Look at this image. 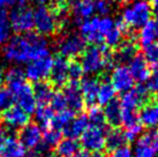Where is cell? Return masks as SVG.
Segmentation results:
<instances>
[{"label":"cell","mask_w":158,"mask_h":157,"mask_svg":"<svg viewBox=\"0 0 158 157\" xmlns=\"http://www.w3.org/2000/svg\"><path fill=\"white\" fill-rule=\"evenodd\" d=\"M50 104H51L50 105L51 109L53 111H57V112H60V111H64V110L67 109L66 100H65V96L61 91H56L53 94Z\"/></svg>","instance_id":"41"},{"label":"cell","mask_w":158,"mask_h":157,"mask_svg":"<svg viewBox=\"0 0 158 157\" xmlns=\"http://www.w3.org/2000/svg\"><path fill=\"white\" fill-rule=\"evenodd\" d=\"M35 119H36V125L40 127H44L48 128L52 124V119L54 117V111L51 109V106L48 105H37L35 110Z\"/></svg>","instance_id":"30"},{"label":"cell","mask_w":158,"mask_h":157,"mask_svg":"<svg viewBox=\"0 0 158 157\" xmlns=\"http://www.w3.org/2000/svg\"><path fill=\"white\" fill-rule=\"evenodd\" d=\"M123 4H132L134 0H120Z\"/></svg>","instance_id":"54"},{"label":"cell","mask_w":158,"mask_h":157,"mask_svg":"<svg viewBox=\"0 0 158 157\" xmlns=\"http://www.w3.org/2000/svg\"><path fill=\"white\" fill-rule=\"evenodd\" d=\"M7 132L2 126H0V155L2 153V149H4V146L6 143V140H7Z\"/></svg>","instance_id":"48"},{"label":"cell","mask_w":158,"mask_h":157,"mask_svg":"<svg viewBox=\"0 0 158 157\" xmlns=\"http://www.w3.org/2000/svg\"><path fill=\"white\" fill-rule=\"evenodd\" d=\"M10 24H9L8 13L6 9L0 8V48L6 45L10 38Z\"/></svg>","instance_id":"33"},{"label":"cell","mask_w":158,"mask_h":157,"mask_svg":"<svg viewBox=\"0 0 158 157\" xmlns=\"http://www.w3.org/2000/svg\"><path fill=\"white\" fill-rule=\"evenodd\" d=\"M64 96L66 100L67 109L72 111L73 113H77L81 112L84 108V102L80 91L79 83L76 82H70L68 83L65 89H64Z\"/></svg>","instance_id":"17"},{"label":"cell","mask_w":158,"mask_h":157,"mask_svg":"<svg viewBox=\"0 0 158 157\" xmlns=\"http://www.w3.org/2000/svg\"><path fill=\"white\" fill-rule=\"evenodd\" d=\"M28 0H0V8L6 9L8 7H19L26 6Z\"/></svg>","instance_id":"47"},{"label":"cell","mask_w":158,"mask_h":157,"mask_svg":"<svg viewBox=\"0 0 158 157\" xmlns=\"http://www.w3.org/2000/svg\"><path fill=\"white\" fill-rule=\"evenodd\" d=\"M83 78V70L82 67L77 61H72L68 65V80L70 82H76L79 83L80 80Z\"/></svg>","instance_id":"40"},{"label":"cell","mask_w":158,"mask_h":157,"mask_svg":"<svg viewBox=\"0 0 158 157\" xmlns=\"http://www.w3.org/2000/svg\"><path fill=\"white\" fill-rule=\"evenodd\" d=\"M142 126L141 124H137L135 126H132L129 128H126L123 133H125V138H126V141L127 142H133V141H136L141 135H142Z\"/></svg>","instance_id":"44"},{"label":"cell","mask_w":158,"mask_h":157,"mask_svg":"<svg viewBox=\"0 0 158 157\" xmlns=\"http://www.w3.org/2000/svg\"><path fill=\"white\" fill-rule=\"evenodd\" d=\"M87 118H88L89 125L105 128L106 121H105V117H104V112L99 108L91 106L90 110H89L88 114H87Z\"/></svg>","instance_id":"36"},{"label":"cell","mask_w":158,"mask_h":157,"mask_svg":"<svg viewBox=\"0 0 158 157\" xmlns=\"http://www.w3.org/2000/svg\"><path fill=\"white\" fill-rule=\"evenodd\" d=\"M150 1H151V2H154V5L158 2V0H150Z\"/></svg>","instance_id":"56"},{"label":"cell","mask_w":158,"mask_h":157,"mask_svg":"<svg viewBox=\"0 0 158 157\" xmlns=\"http://www.w3.org/2000/svg\"><path fill=\"white\" fill-rule=\"evenodd\" d=\"M110 83L114 88L115 91H119L121 94L129 91L134 88V78H133L131 72L128 70L127 66L119 65L114 67L112 73H111Z\"/></svg>","instance_id":"13"},{"label":"cell","mask_w":158,"mask_h":157,"mask_svg":"<svg viewBox=\"0 0 158 157\" xmlns=\"http://www.w3.org/2000/svg\"><path fill=\"white\" fill-rule=\"evenodd\" d=\"M4 82H5V73H4V70H2V68L0 67V87L2 86Z\"/></svg>","instance_id":"50"},{"label":"cell","mask_w":158,"mask_h":157,"mask_svg":"<svg viewBox=\"0 0 158 157\" xmlns=\"http://www.w3.org/2000/svg\"><path fill=\"white\" fill-rule=\"evenodd\" d=\"M139 122L141 126H144L149 129L158 128V102L148 100L141 106L139 112Z\"/></svg>","instance_id":"16"},{"label":"cell","mask_w":158,"mask_h":157,"mask_svg":"<svg viewBox=\"0 0 158 157\" xmlns=\"http://www.w3.org/2000/svg\"><path fill=\"white\" fill-rule=\"evenodd\" d=\"M32 157H44V156H43V155H40V154H38V155H34Z\"/></svg>","instance_id":"55"},{"label":"cell","mask_w":158,"mask_h":157,"mask_svg":"<svg viewBox=\"0 0 158 157\" xmlns=\"http://www.w3.org/2000/svg\"><path fill=\"white\" fill-rule=\"evenodd\" d=\"M117 91L114 90V88L112 87L109 81H103L99 83V88H98V92H97V102L101 105H107L110 104L111 102L114 100Z\"/></svg>","instance_id":"32"},{"label":"cell","mask_w":158,"mask_h":157,"mask_svg":"<svg viewBox=\"0 0 158 157\" xmlns=\"http://www.w3.org/2000/svg\"><path fill=\"white\" fill-rule=\"evenodd\" d=\"M91 157H106V156H105V154H103L101 151V153H95Z\"/></svg>","instance_id":"53"},{"label":"cell","mask_w":158,"mask_h":157,"mask_svg":"<svg viewBox=\"0 0 158 157\" xmlns=\"http://www.w3.org/2000/svg\"><path fill=\"white\" fill-rule=\"evenodd\" d=\"M73 157H91V155L85 150H79Z\"/></svg>","instance_id":"49"},{"label":"cell","mask_w":158,"mask_h":157,"mask_svg":"<svg viewBox=\"0 0 158 157\" xmlns=\"http://www.w3.org/2000/svg\"><path fill=\"white\" fill-rule=\"evenodd\" d=\"M60 141H61V132L57 131L52 127H48L43 133L42 142H40V147L37 148V151H40V154L48 153L52 148H56Z\"/></svg>","instance_id":"24"},{"label":"cell","mask_w":158,"mask_h":157,"mask_svg":"<svg viewBox=\"0 0 158 157\" xmlns=\"http://www.w3.org/2000/svg\"><path fill=\"white\" fill-rule=\"evenodd\" d=\"M68 65L67 59L62 57H57L53 59L52 70H51V82L56 87H65L68 83Z\"/></svg>","instance_id":"18"},{"label":"cell","mask_w":158,"mask_h":157,"mask_svg":"<svg viewBox=\"0 0 158 157\" xmlns=\"http://www.w3.org/2000/svg\"><path fill=\"white\" fill-rule=\"evenodd\" d=\"M110 157H134L133 156V150L127 146H123L121 148L115 149L111 151Z\"/></svg>","instance_id":"46"},{"label":"cell","mask_w":158,"mask_h":157,"mask_svg":"<svg viewBox=\"0 0 158 157\" xmlns=\"http://www.w3.org/2000/svg\"><path fill=\"white\" fill-rule=\"evenodd\" d=\"M53 58L51 56L40 58L27 64L24 72V78L30 82H43L48 78H50L52 70Z\"/></svg>","instance_id":"7"},{"label":"cell","mask_w":158,"mask_h":157,"mask_svg":"<svg viewBox=\"0 0 158 157\" xmlns=\"http://www.w3.org/2000/svg\"><path fill=\"white\" fill-rule=\"evenodd\" d=\"M59 27V18L52 8L38 6L34 11V29L40 36L53 35Z\"/></svg>","instance_id":"5"},{"label":"cell","mask_w":158,"mask_h":157,"mask_svg":"<svg viewBox=\"0 0 158 157\" xmlns=\"http://www.w3.org/2000/svg\"><path fill=\"white\" fill-rule=\"evenodd\" d=\"M88 126L89 121L87 114H79L73 118V120L62 129V132L67 139L76 140L77 138H81L84 131L88 128Z\"/></svg>","instance_id":"21"},{"label":"cell","mask_w":158,"mask_h":157,"mask_svg":"<svg viewBox=\"0 0 158 157\" xmlns=\"http://www.w3.org/2000/svg\"><path fill=\"white\" fill-rule=\"evenodd\" d=\"M72 11L79 23L89 20L95 13L94 0H74L72 2Z\"/></svg>","instance_id":"22"},{"label":"cell","mask_w":158,"mask_h":157,"mask_svg":"<svg viewBox=\"0 0 158 157\" xmlns=\"http://www.w3.org/2000/svg\"><path fill=\"white\" fill-rule=\"evenodd\" d=\"M79 148L80 144L76 140L67 139V138L62 139L56 147L58 157H73L79 151Z\"/></svg>","instance_id":"31"},{"label":"cell","mask_w":158,"mask_h":157,"mask_svg":"<svg viewBox=\"0 0 158 157\" xmlns=\"http://www.w3.org/2000/svg\"><path fill=\"white\" fill-rule=\"evenodd\" d=\"M136 54H137V46L133 42L127 40L119 45L118 51L113 58L119 64H125V62H129Z\"/></svg>","instance_id":"27"},{"label":"cell","mask_w":158,"mask_h":157,"mask_svg":"<svg viewBox=\"0 0 158 157\" xmlns=\"http://www.w3.org/2000/svg\"><path fill=\"white\" fill-rule=\"evenodd\" d=\"M105 128L89 125L88 128L81 135V144L88 153H101L105 148Z\"/></svg>","instance_id":"10"},{"label":"cell","mask_w":158,"mask_h":157,"mask_svg":"<svg viewBox=\"0 0 158 157\" xmlns=\"http://www.w3.org/2000/svg\"><path fill=\"white\" fill-rule=\"evenodd\" d=\"M10 92L13 94L14 100L18 103V106L27 112L28 114L34 113L37 103H36L35 96H34V90L29 83L24 81L22 83H19L12 88H8Z\"/></svg>","instance_id":"8"},{"label":"cell","mask_w":158,"mask_h":157,"mask_svg":"<svg viewBox=\"0 0 158 157\" xmlns=\"http://www.w3.org/2000/svg\"><path fill=\"white\" fill-rule=\"evenodd\" d=\"M154 13H155V16H156V21L158 22V2H157V4H155Z\"/></svg>","instance_id":"52"},{"label":"cell","mask_w":158,"mask_h":157,"mask_svg":"<svg viewBox=\"0 0 158 157\" xmlns=\"http://www.w3.org/2000/svg\"><path fill=\"white\" fill-rule=\"evenodd\" d=\"M158 151V128L149 129L136 140L133 150L134 157H156Z\"/></svg>","instance_id":"9"},{"label":"cell","mask_w":158,"mask_h":157,"mask_svg":"<svg viewBox=\"0 0 158 157\" xmlns=\"http://www.w3.org/2000/svg\"><path fill=\"white\" fill-rule=\"evenodd\" d=\"M36 4H38L40 6H45V4H48L50 0H34Z\"/></svg>","instance_id":"51"},{"label":"cell","mask_w":158,"mask_h":157,"mask_svg":"<svg viewBox=\"0 0 158 157\" xmlns=\"http://www.w3.org/2000/svg\"><path fill=\"white\" fill-rule=\"evenodd\" d=\"M50 56V48L45 37L38 34H26L9 38L4 48V57L9 62L29 64Z\"/></svg>","instance_id":"1"},{"label":"cell","mask_w":158,"mask_h":157,"mask_svg":"<svg viewBox=\"0 0 158 157\" xmlns=\"http://www.w3.org/2000/svg\"><path fill=\"white\" fill-rule=\"evenodd\" d=\"M158 39V22L156 20H150L141 28L139 32V44L143 48L155 44Z\"/></svg>","instance_id":"23"},{"label":"cell","mask_w":158,"mask_h":157,"mask_svg":"<svg viewBox=\"0 0 158 157\" xmlns=\"http://www.w3.org/2000/svg\"><path fill=\"white\" fill-rule=\"evenodd\" d=\"M148 100H149L148 88L142 84H139L137 87H134L129 91L123 94L121 100L119 103L121 105V109L137 111V109L145 104Z\"/></svg>","instance_id":"11"},{"label":"cell","mask_w":158,"mask_h":157,"mask_svg":"<svg viewBox=\"0 0 158 157\" xmlns=\"http://www.w3.org/2000/svg\"><path fill=\"white\" fill-rule=\"evenodd\" d=\"M113 60L114 58L111 54L110 49L106 45H91L84 49L81 54L80 65L83 74L92 75L111 67Z\"/></svg>","instance_id":"2"},{"label":"cell","mask_w":158,"mask_h":157,"mask_svg":"<svg viewBox=\"0 0 158 157\" xmlns=\"http://www.w3.org/2000/svg\"><path fill=\"white\" fill-rule=\"evenodd\" d=\"M32 90H34V96L37 105H48L54 94L52 86L46 81L36 83Z\"/></svg>","instance_id":"26"},{"label":"cell","mask_w":158,"mask_h":157,"mask_svg":"<svg viewBox=\"0 0 158 157\" xmlns=\"http://www.w3.org/2000/svg\"><path fill=\"white\" fill-rule=\"evenodd\" d=\"M143 58L145 61L150 64V65L156 66L158 64V45L157 44H152L150 46L144 48V54Z\"/></svg>","instance_id":"42"},{"label":"cell","mask_w":158,"mask_h":157,"mask_svg":"<svg viewBox=\"0 0 158 157\" xmlns=\"http://www.w3.org/2000/svg\"><path fill=\"white\" fill-rule=\"evenodd\" d=\"M14 96L8 88L0 87V111L5 112L6 110L12 108L14 104Z\"/></svg>","instance_id":"38"},{"label":"cell","mask_w":158,"mask_h":157,"mask_svg":"<svg viewBox=\"0 0 158 157\" xmlns=\"http://www.w3.org/2000/svg\"><path fill=\"white\" fill-rule=\"evenodd\" d=\"M79 87L84 104L94 106V104L97 102V92H98V88H99L98 80L91 78V76L84 78L81 80Z\"/></svg>","instance_id":"20"},{"label":"cell","mask_w":158,"mask_h":157,"mask_svg":"<svg viewBox=\"0 0 158 157\" xmlns=\"http://www.w3.org/2000/svg\"><path fill=\"white\" fill-rule=\"evenodd\" d=\"M42 136H43L42 128L36 124H29L21 129L19 134V140L26 150L27 149L37 150L42 142Z\"/></svg>","instance_id":"15"},{"label":"cell","mask_w":158,"mask_h":157,"mask_svg":"<svg viewBox=\"0 0 158 157\" xmlns=\"http://www.w3.org/2000/svg\"><path fill=\"white\" fill-rule=\"evenodd\" d=\"M10 28L15 32L26 35L34 29V11L27 6H19L8 14Z\"/></svg>","instance_id":"6"},{"label":"cell","mask_w":158,"mask_h":157,"mask_svg":"<svg viewBox=\"0 0 158 157\" xmlns=\"http://www.w3.org/2000/svg\"><path fill=\"white\" fill-rule=\"evenodd\" d=\"M0 157H26V149L19 138L8 135Z\"/></svg>","instance_id":"25"},{"label":"cell","mask_w":158,"mask_h":157,"mask_svg":"<svg viewBox=\"0 0 158 157\" xmlns=\"http://www.w3.org/2000/svg\"><path fill=\"white\" fill-rule=\"evenodd\" d=\"M5 125L10 129H22L27 125H29L30 121V114L24 112L18 105L9 108L6 110L2 116Z\"/></svg>","instance_id":"14"},{"label":"cell","mask_w":158,"mask_h":157,"mask_svg":"<svg viewBox=\"0 0 158 157\" xmlns=\"http://www.w3.org/2000/svg\"><path fill=\"white\" fill-rule=\"evenodd\" d=\"M5 81L7 82L8 88H12L14 86H16V84H19V83L24 82L26 81L24 72L20 67H12L5 74Z\"/></svg>","instance_id":"35"},{"label":"cell","mask_w":158,"mask_h":157,"mask_svg":"<svg viewBox=\"0 0 158 157\" xmlns=\"http://www.w3.org/2000/svg\"><path fill=\"white\" fill-rule=\"evenodd\" d=\"M103 112L106 124L113 127L121 125V105L118 100H113L110 104L105 105V109L103 110Z\"/></svg>","instance_id":"28"},{"label":"cell","mask_w":158,"mask_h":157,"mask_svg":"<svg viewBox=\"0 0 158 157\" xmlns=\"http://www.w3.org/2000/svg\"><path fill=\"white\" fill-rule=\"evenodd\" d=\"M152 8L147 0H135L123 9V20L125 24L131 28H142L150 21Z\"/></svg>","instance_id":"4"},{"label":"cell","mask_w":158,"mask_h":157,"mask_svg":"<svg viewBox=\"0 0 158 157\" xmlns=\"http://www.w3.org/2000/svg\"><path fill=\"white\" fill-rule=\"evenodd\" d=\"M128 70L131 72L134 81H137L140 83L147 82L149 80L151 72L149 68V64L145 61L143 56L141 54H136L132 60L128 62Z\"/></svg>","instance_id":"19"},{"label":"cell","mask_w":158,"mask_h":157,"mask_svg":"<svg viewBox=\"0 0 158 157\" xmlns=\"http://www.w3.org/2000/svg\"><path fill=\"white\" fill-rule=\"evenodd\" d=\"M85 49V42L80 35H68L62 37L58 43V51L60 57L68 59L82 54Z\"/></svg>","instance_id":"12"},{"label":"cell","mask_w":158,"mask_h":157,"mask_svg":"<svg viewBox=\"0 0 158 157\" xmlns=\"http://www.w3.org/2000/svg\"><path fill=\"white\" fill-rule=\"evenodd\" d=\"M114 27L115 22L109 16H95L80 23V36L92 45L101 44Z\"/></svg>","instance_id":"3"},{"label":"cell","mask_w":158,"mask_h":157,"mask_svg":"<svg viewBox=\"0 0 158 157\" xmlns=\"http://www.w3.org/2000/svg\"><path fill=\"white\" fill-rule=\"evenodd\" d=\"M157 45H158V44H157Z\"/></svg>","instance_id":"57"},{"label":"cell","mask_w":158,"mask_h":157,"mask_svg":"<svg viewBox=\"0 0 158 157\" xmlns=\"http://www.w3.org/2000/svg\"><path fill=\"white\" fill-rule=\"evenodd\" d=\"M121 39H123V34L120 32L117 27H114L113 29L104 37V40L106 43V46L110 48H117L121 44Z\"/></svg>","instance_id":"39"},{"label":"cell","mask_w":158,"mask_h":157,"mask_svg":"<svg viewBox=\"0 0 158 157\" xmlns=\"http://www.w3.org/2000/svg\"><path fill=\"white\" fill-rule=\"evenodd\" d=\"M126 138L125 133L120 128H112L109 132H106L105 136V147L113 151L115 149H119L126 144Z\"/></svg>","instance_id":"29"},{"label":"cell","mask_w":158,"mask_h":157,"mask_svg":"<svg viewBox=\"0 0 158 157\" xmlns=\"http://www.w3.org/2000/svg\"><path fill=\"white\" fill-rule=\"evenodd\" d=\"M94 5H95V13H98L102 16H107V14L112 9L111 0H96L94 1Z\"/></svg>","instance_id":"43"},{"label":"cell","mask_w":158,"mask_h":157,"mask_svg":"<svg viewBox=\"0 0 158 157\" xmlns=\"http://www.w3.org/2000/svg\"><path fill=\"white\" fill-rule=\"evenodd\" d=\"M73 118H74V113L72 111H69L68 109L60 111V112H57V114H54V117L52 119L51 127L54 128V129H57V131L61 132L73 120Z\"/></svg>","instance_id":"34"},{"label":"cell","mask_w":158,"mask_h":157,"mask_svg":"<svg viewBox=\"0 0 158 157\" xmlns=\"http://www.w3.org/2000/svg\"><path fill=\"white\" fill-rule=\"evenodd\" d=\"M137 124H140L137 111L121 109V125L125 126V128H129V127L135 126Z\"/></svg>","instance_id":"37"},{"label":"cell","mask_w":158,"mask_h":157,"mask_svg":"<svg viewBox=\"0 0 158 157\" xmlns=\"http://www.w3.org/2000/svg\"><path fill=\"white\" fill-rule=\"evenodd\" d=\"M147 88L151 92H158V64L155 66V70L150 75Z\"/></svg>","instance_id":"45"}]
</instances>
